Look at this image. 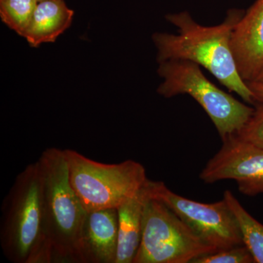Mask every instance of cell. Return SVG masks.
Listing matches in <instances>:
<instances>
[{"label": "cell", "mask_w": 263, "mask_h": 263, "mask_svg": "<svg viewBox=\"0 0 263 263\" xmlns=\"http://www.w3.org/2000/svg\"><path fill=\"white\" fill-rule=\"evenodd\" d=\"M243 15L241 10H230L222 23L212 27L197 23L186 11L166 15L167 21L177 27L179 34H153L158 50L157 62H195L245 102L254 104L253 93L238 73L230 46L232 31Z\"/></svg>", "instance_id": "1"}, {"label": "cell", "mask_w": 263, "mask_h": 263, "mask_svg": "<svg viewBox=\"0 0 263 263\" xmlns=\"http://www.w3.org/2000/svg\"><path fill=\"white\" fill-rule=\"evenodd\" d=\"M37 162L41 178L43 232L51 262L80 263L81 233L88 212L71 186L65 152L46 148Z\"/></svg>", "instance_id": "2"}, {"label": "cell", "mask_w": 263, "mask_h": 263, "mask_svg": "<svg viewBox=\"0 0 263 263\" xmlns=\"http://www.w3.org/2000/svg\"><path fill=\"white\" fill-rule=\"evenodd\" d=\"M0 245L13 263H52L43 232L41 178L37 162L16 176L2 205Z\"/></svg>", "instance_id": "3"}, {"label": "cell", "mask_w": 263, "mask_h": 263, "mask_svg": "<svg viewBox=\"0 0 263 263\" xmlns=\"http://www.w3.org/2000/svg\"><path fill=\"white\" fill-rule=\"evenodd\" d=\"M64 152L71 186L87 212L117 209L134 196L148 179L144 166L136 161L105 164L77 151Z\"/></svg>", "instance_id": "4"}, {"label": "cell", "mask_w": 263, "mask_h": 263, "mask_svg": "<svg viewBox=\"0 0 263 263\" xmlns=\"http://www.w3.org/2000/svg\"><path fill=\"white\" fill-rule=\"evenodd\" d=\"M158 73L164 81L157 92L166 98L188 95L195 99L212 119L221 140L240 131L254 113V108L212 84L195 62H161Z\"/></svg>", "instance_id": "5"}, {"label": "cell", "mask_w": 263, "mask_h": 263, "mask_svg": "<svg viewBox=\"0 0 263 263\" xmlns=\"http://www.w3.org/2000/svg\"><path fill=\"white\" fill-rule=\"evenodd\" d=\"M213 252L216 251L205 245L164 202L148 200L141 243L133 263H191Z\"/></svg>", "instance_id": "6"}, {"label": "cell", "mask_w": 263, "mask_h": 263, "mask_svg": "<svg viewBox=\"0 0 263 263\" xmlns=\"http://www.w3.org/2000/svg\"><path fill=\"white\" fill-rule=\"evenodd\" d=\"M149 186L152 198L164 202L214 250L245 245L238 221L224 199L203 203L177 195L162 181L149 180Z\"/></svg>", "instance_id": "7"}, {"label": "cell", "mask_w": 263, "mask_h": 263, "mask_svg": "<svg viewBox=\"0 0 263 263\" xmlns=\"http://www.w3.org/2000/svg\"><path fill=\"white\" fill-rule=\"evenodd\" d=\"M222 141V146L200 174L205 183L234 180L240 193L247 196L263 193V148L243 141L236 134Z\"/></svg>", "instance_id": "8"}, {"label": "cell", "mask_w": 263, "mask_h": 263, "mask_svg": "<svg viewBox=\"0 0 263 263\" xmlns=\"http://www.w3.org/2000/svg\"><path fill=\"white\" fill-rule=\"evenodd\" d=\"M230 46L240 77L246 83L253 81L263 65V0H257L235 24Z\"/></svg>", "instance_id": "9"}, {"label": "cell", "mask_w": 263, "mask_h": 263, "mask_svg": "<svg viewBox=\"0 0 263 263\" xmlns=\"http://www.w3.org/2000/svg\"><path fill=\"white\" fill-rule=\"evenodd\" d=\"M119 242L117 209L88 212L80 245V263H115Z\"/></svg>", "instance_id": "10"}, {"label": "cell", "mask_w": 263, "mask_h": 263, "mask_svg": "<svg viewBox=\"0 0 263 263\" xmlns=\"http://www.w3.org/2000/svg\"><path fill=\"white\" fill-rule=\"evenodd\" d=\"M151 198L148 179L134 196L117 208L119 242L115 263H133L141 243L145 209Z\"/></svg>", "instance_id": "11"}, {"label": "cell", "mask_w": 263, "mask_h": 263, "mask_svg": "<svg viewBox=\"0 0 263 263\" xmlns=\"http://www.w3.org/2000/svg\"><path fill=\"white\" fill-rule=\"evenodd\" d=\"M74 11L64 0L37 2L30 24L22 34L32 47L45 43H53L69 28Z\"/></svg>", "instance_id": "12"}, {"label": "cell", "mask_w": 263, "mask_h": 263, "mask_svg": "<svg viewBox=\"0 0 263 263\" xmlns=\"http://www.w3.org/2000/svg\"><path fill=\"white\" fill-rule=\"evenodd\" d=\"M223 199L238 221L243 243L253 256L254 262L263 263V224L246 210L230 190L224 191Z\"/></svg>", "instance_id": "13"}, {"label": "cell", "mask_w": 263, "mask_h": 263, "mask_svg": "<svg viewBox=\"0 0 263 263\" xmlns=\"http://www.w3.org/2000/svg\"><path fill=\"white\" fill-rule=\"evenodd\" d=\"M37 5V0H0V17L8 27L22 36Z\"/></svg>", "instance_id": "14"}, {"label": "cell", "mask_w": 263, "mask_h": 263, "mask_svg": "<svg viewBox=\"0 0 263 263\" xmlns=\"http://www.w3.org/2000/svg\"><path fill=\"white\" fill-rule=\"evenodd\" d=\"M253 256L245 245L235 246L202 254L191 263H254Z\"/></svg>", "instance_id": "15"}, {"label": "cell", "mask_w": 263, "mask_h": 263, "mask_svg": "<svg viewBox=\"0 0 263 263\" xmlns=\"http://www.w3.org/2000/svg\"><path fill=\"white\" fill-rule=\"evenodd\" d=\"M235 134L243 141L263 148V106L257 105L248 122Z\"/></svg>", "instance_id": "16"}, {"label": "cell", "mask_w": 263, "mask_h": 263, "mask_svg": "<svg viewBox=\"0 0 263 263\" xmlns=\"http://www.w3.org/2000/svg\"><path fill=\"white\" fill-rule=\"evenodd\" d=\"M247 84L253 93L254 103L263 106V84L255 82H249Z\"/></svg>", "instance_id": "17"}, {"label": "cell", "mask_w": 263, "mask_h": 263, "mask_svg": "<svg viewBox=\"0 0 263 263\" xmlns=\"http://www.w3.org/2000/svg\"><path fill=\"white\" fill-rule=\"evenodd\" d=\"M251 82H255L257 84H263V65L261 67L260 70H259L258 73L256 76L255 79Z\"/></svg>", "instance_id": "18"}, {"label": "cell", "mask_w": 263, "mask_h": 263, "mask_svg": "<svg viewBox=\"0 0 263 263\" xmlns=\"http://www.w3.org/2000/svg\"><path fill=\"white\" fill-rule=\"evenodd\" d=\"M37 2L44 1V0H37Z\"/></svg>", "instance_id": "19"}]
</instances>
